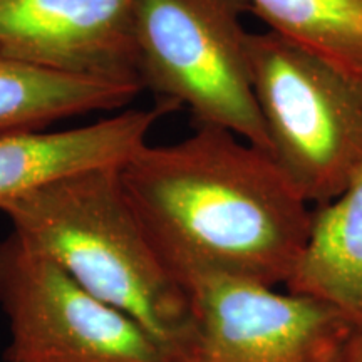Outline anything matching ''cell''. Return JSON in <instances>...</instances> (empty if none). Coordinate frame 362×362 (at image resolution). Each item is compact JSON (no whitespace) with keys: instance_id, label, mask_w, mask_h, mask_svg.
Returning <instances> with one entry per match:
<instances>
[{"instance_id":"obj_1","label":"cell","mask_w":362,"mask_h":362,"mask_svg":"<svg viewBox=\"0 0 362 362\" xmlns=\"http://www.w3.org/2000/svg\"><path fill=\"white\" fill-rule=\"evenodd\" d=\"M121 181L173 274L214 270L285 285L312 210L270 155L218 126L194 124L181 141L139 149Z\"/></svg>"},{"instance_id":"obj_2","label":"cell","mask_w":362,"mask_h":362,"mask_svg":"<svg viewBox=\"0 0 362 362\" xmlns=\"http://www.w3.org/2000/svg\"><path fill=\"white\" fill-rule=\"evenodd\" d=\"M0 211L81 287L141 324L180 362L194 361L192 300L136 214L121 168L67 176Z\"/></svg>"},{"instance_id":"obj_3","label":"cell","mask_w":362,"mask_h":362,"mask_svg":"<svg viewBox=\"0 0 362 362\" xmlns=\"http://www.w3.org/2000/svg\"><path fill=\"white\" fill-rule=\"evenodd\" d=\"M247 52L272 160L307 205L329 203L362 165V78L274 30Z\"/></svg>"},{"instance_id":"obj_4","label":"cell","mask_w":362,"mask_h":362,"mask_svg":"<svg viewBox=\"0 0 362 362\" xmlns=\"http://www.w3.org/2000/svg\"><path fill=\"white\" fill-rule=\"evenodd\" d=\"M247 12L248 0H136V66L158 101L187 106L194 124L232 131L270 155L252 89Z\"/></svg>"},{"instance_id":"obj_5","label":"cell","mask_w":362,"mask_h":362,"mask_svg":"<svg viewBox=\"0 0 362 362\" xmlns=\"http://www.w3.org/2000/svg\"><path fill=\"white\" fill-rule=\"evenodd\" d=\"M0 309L8 327L4 362H180L13 230L0 238Z\"/></svg>"},{"instance_id":"obj_6","label":"cell","mask_w":362,"mask_h":362,"mask_svg":"<svg viewBox=\"0 0 362 362\" xmlns=\"http://www.w3.org/2000/svg\"><path fill=\"white\" fill-rule=\"evenodd\" d=\"M197 322L193 362H334L356 327L317 298L214 270L176 274Z\"/></svg>"},{"instance_id":"obj_7","label":"cell","mask_w":362,"mask_h":362,"mask_svg":"<svg viewBox=\"0 0 362 362\" xmlns=\"http://www.w3.org/2000/svg\"><path fill=\"white\" fill-rule=\"evenodd\" d=\"M136 0H0V51L84 78L136 84Z\"/></svg>"},{"instance_id":"obj_8","label":"cell","mask_w":362,"mask_h":362,"mask_svg":"<svg viewBox=\"0 0 362 362\" xmlns=\"http://www.w3.org/2000/svg\"><path fill=\"white\" fill-rule=\"evenodd\" d=\"M173 111L178 107L158 101L74 129L0 136V210L67 176L123 168L146 146L153 126Z\"/></svg>"},{"instance_id":"obj_9","label":"cell","mask_w":362,"mask_h":362,"mask_svg":"<svg viewBox=\"0 0 362 362\" xmlns=\"http://www.w3.org/2000/svg\"><path fill=\"white\" fill-rule=\"evenodd\" d=\"M285 291L317 298L362 329V165L334 200L312 210L309 237Z\"/></svg>"},{"instance_id":"obj_10","label":"cell","mask_w":362,"mask_h":362,"mask_svg":"<svg viewBox=\"0 0 362 362\" xmlns=\"http://www.w3.org/2000/svg\"><path fill=\"white\" fill-rule=\"evenodd\" d=\"M141 90L136 84L47 69L0 51V136L44 131L67 117L117 110Z\"/></svg>"},{"instance_id":"obj_11","label":"cell","mask_w":362,"mask_h":362,"mask_svg":"<svg viewBox=\"0 0 362 362\" xmlns=\"http://www.w3.org/2000/svg\"><path fill=\"white\" fill-rule=\"evenodd\" d=\"M250 12L292 42L362 78V0H248Z\"/></svg>"},{"instance_id":"obj_12","label":"cell","mask_w":362,"mask_h":362,"mask_svg":"<svg viewBox=\"0 0 362 362\" xmlns=\"http://www.w3.org/2000/svg\"><path fill=\"white\" fill-rule=\"evenodd\" d=\"M334 362H362V329H354Z\"/></svg>"}]
</instances>
